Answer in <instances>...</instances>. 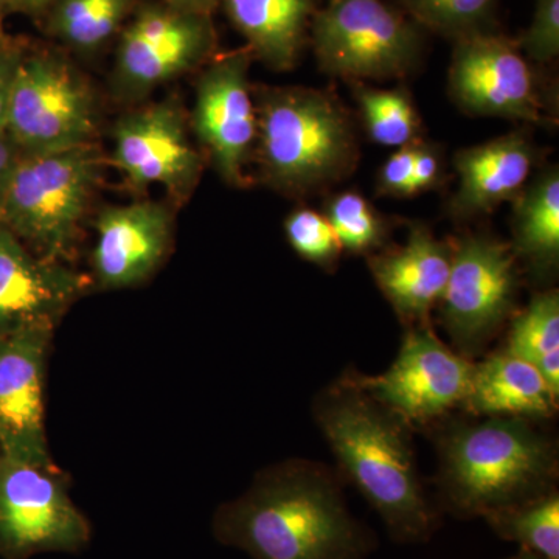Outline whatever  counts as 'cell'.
I'll return each instance as SVG.
<instances>
[{
    "mask_svg": "<svg viewBox=\"0 0 559 559\" xmlns=\"http://www.w3.org/2000/svg\"><path fill=\"white\" fill-rule=\"evenodd\" d=\"M213 535L252 559H367L373 533L349 513L340 474L289 459L215 511Z\"/></svg>",
    "mask_w": 559,
    "mask_h": 559,
    "instance_id": "1",
    "label": "cell"
},
{
    "mask_svg": "<svg viewBox=\"0 0 559 559\" xmlns=\"http://www.w3.org/2000/svg\"><path fill=\"white\" fill-rule=\"evenodd\" d=\"M312 414L341 479L380 514L390 538L401 544L428 540L439 514L419 480L409 426L371 399L353 370L316 396Z\"/></svg>",
    "mask_w": 559,
    "mask_h": 559,
    "instance_id": "2",
    "label": "cell"
},
{
    "mask_svg": "<svg viewBox=\"0 0 559 559\" xmlns=\"http://www.w3.org/2000/svg\"><path fill=\"white\" fill-rule=\"evenodd\" d=\"M437 447L440 502L462 520H485L557 489V447L535 421H452L440 429Z\"/></svg>",
    "mask_w": 559,
    "mask_h": 559,
    "instance_id": "3",
    "label": "cell"
},
{
    "mask_svg": "<svg viewBox=\"0 0 559 559\" xmlns=\"http://www.w3.org/2000/svg\"><path fill=\"white\" fill-rule=\"evenodd\" d=\"M257 178L283 197L319 193L352 175L359 150L355 124L330 91L253 87Z\"/></svg>",
    "mask_w": 559,
    "mask_h": 559,
    "instance_id": "4",
    "label": "cell"
},
{
    "mask_svg": "<svg viewBox=\"0 0 559 559\" xmlns=\"http://www.w3.org/2000/svg\"><path fill=\"white\" fill-rule=\"evenodd\" d=\"M102 143L22 154L11 176L0 226L43 259L73 264L105 183Z\"/></svg>",
    "mask_w": 559,
    "mask_h": 559,
    "instance_id": "5",
    "label": "cell"
},
{
    "mask_svg": "<svg viewBox=\"0 0 559 559\" xmlns=\"http://www.w3.org/2000/svg\"><path fill=\"white\" fill-rule=\"evenodd\" d=\"M5 131L22 154L100 143V91L62 47L28 40L14 79Z\"/></svg>",
    "mask_w": 559,
    "mask_h": 559,
    "instance_id": "6",
    "label": "cell"
},
{
    "mask_svg": "<svg viewBox=\"0 0 559 559\" xmlns=\"http://www.w3.org/2000/svg\"><path fill=\"white\" fill-rule=\"evenodd\" d=\"M218 46L212 14L143 0L116 43L110 100L123 109L150 100L159 87L204 68L219 53Z\"/></svg>",
    "mask_w": 559,
    "mask_h": 559,
    "instance_id": "7",
    "label": "cell"
},
{
    "mask_svg": "<svg viewBox=\"0 0 559 559\" xmlns=\"http://www.w3.org/2000/svg\"><path fill=\"white\" fill-rule=\"evenodd\" d=\"M421 32L388 0H330L312 20L310 46L326 75L349 83L399 80L421 61Z\"/></svg>",
    "mask_w": 559,
    "mask_h": 559,
    "instance_id": "8",
    "label": "cell"
},
{
    "mask_svg": "<svg viewBox=\"0 0 559 559\" xmlns=\"http://www.w3.org/2000/svg\"><path fill=\"white\" fill-rule=\"evenodd\" d=\"M109 167L134 200L160 186L176 209L193 198L207 160L190 130L189 110L178 94L124 108L110 127Z\"/></svg>",
    "mask_w": 559,
    "mask_h": 559,
    "instance_id": "9",
    "label": "cell"
},
{
    "mask_svg": "<svg viewBox=\"0 0 559 559\" xmlns=\"http://www.w3.org/2000/svg\"><path fill=\"white\" fill-rule=\"evenodd\" d=\"M451 248L450 277L437 310L452 348L474 360L518 311L520 261L509 242L487 234H463Z\"/></svg>",
    "mask_w": 559,
    "mask_h": 559,
    "instance_id": "10",
    "label": "cell"
},
{
    "mask_svg": "<svg viewBox=\"0 0 559 559\" xmlns=\"http://www.w3.org/2000/svg\"><path fill=\"white\" fill-rule=\"evenodd\" d=\"M92 525L69 495L58 466L44 468L0 454V557L80 554Z\"/></svg>",
    "mask_w": 559,
    "mask_h": 559,
    "instance_id": "11",
    "label": "cell"
},
{
    "mask_svg": "<svg viewBox=\"0 0 559 559\" xmlns=\"http://www.w3.org/2000/svg\"><path fill=\"white\" fill-rule=\"evenodd\" d=\"M255 61L248 47L216 53L198 70L190 130L207 165L226 186L246 189L255 151L257 106L250 84Z\"/></svg>",
    "mask_w": 559,
    "mask_h": 559,
    "instance_id": "12",
    "label": "cell"
},
{
    "mask_svg": "<svg viewBox=\"0 0 559 559\" xmlns=\"http://www.w3.org/2000/svg\"><path fill=\"white\" fill-rule=\"evenodd\" d=\"M474 360L439 340L432 325L406 329L395 362L378 377L353 370L371 399L412 430L439 425L468 396Z\"/></svg>",
    "mask_w": 559,
    "mask_h": 559,
    "instance_id": "13",
    "label": "cell"
},
{
    "mask_svg": "<svg viewBox=\"0 0 559 559\" xmlns=\"http://www.w3.org/2000/svg\"><path fill=\"white\" fill-rule=\"evenodd\" d=\"M450 92L460 109L543 124V92L516 40L496 31L454 40Z\"/></svg>",
    "mask_w": 559,
    "mask_h": 559,
    "instance_id": "14",
    "label": "cell"
},
{
    "mask_svg": "<svg viewBox=\"0 0 559 559\" xmlns=\"http://www.w3.org/2000/svg\"><path fill=\"white\" fill-rule=\"evenodd\" d=\"M176 212L170 201L138 198L130 204L97 209L91 224V290H123L146 285L175 246Z\"/></svg>",
    "mask_w": 559,
    "mask_h": 559,
    "instance_id": "15",
    "label": "cell"
},
{
    "mask_svg": "<svg viewBox=\"0 0 559 559\" xmlns=\"http://www.w3.org/2000/svg\"><path fill=\"white\" fill-rule=\"evenodd\" d=\"M53 329L0 336V454L55 468L46 430L47 362Z\"/></svg>",
    "mask_w": 559,
    "mask_h": 559,
    "instance_id": "16",
    "label": "cell"
},
{
    "mask_svg": "<svg viewBox=\"0 0 559 559\" xmlns=\"http://www.w3.org/2000/svg\"><path fill=\"white\" fill-rule=\"evenodd\" d=\"M91 290L87 274L43 259L0 226V336L60 325Z\"/></svg>",
    "mask_w": 559,
    "mask_h": 559,
    "instance_id": "17",
    "label": "cell"
},
{
    "mask_svg": "<svg viewBox=\"0 0 559 559\" xmlns=\"http://www.w3.org/2000/svg\"><path fill=\"white\" fill-rule=\"evenodd\" d=\"M451 241H441L421 224H414L400 248H384L369 255V270L378 288L403 325H430V312L450 277Z\"/></svg>",
    "mask_w": 559,
    "mask_h": 559,
    "instance_id": "18",
    "label": "cell"
},
{
    "mask_svg": "<svg viewBox=\"0 0 559 559\" xmlns=\"http://www.w3.org/2000/svg\"><path fill=\"white\" fill-rule=\"evenodd\" d=\"M538 160L535 145L522 132H510L481 145L459 151L460 176L450 213L457 219L487 215L524 190Z\"/></svg>",
    "mask_w": 559,
    "mask_h": 559,
    "instance_id": "19",
    "label": "cell"
},
{
    "mask_svg": "<svg viewBox=\"0 0 559 559\" xmlns=\"http://www.w3.org/2000/svg\"><path fill=\"white\" fill-rule=\"evenodd\" d=\"M558 400L532 364L500 349L481 362H474L462 411L476 418H522L536 423L557 414Z\"/></svg>",
    "mask_w": 559,
    "mask_h": 559,
    "instance_id": "20",
    "label": "cell"
},
{
    "mask_svg": "<svg viewBox=\"0 0 559 559\" xmlns=\"http://www.w3.org/2000/svg\"><path fill=\"white\" fill-rule=\"evenodd\" d=\"M221 7L255 61L275 72L296 68L320 9L319 0H223Z\"/></svg>",
    "mask_w": 559,
    "mask_h": 559,
    "instance_id": "21",
    "label": "cell"
},
{
    "mask_svg": "<svg viewBox=\"0 0 559 559\" xmlns=\"http://www.w3.org/2000/svg\"><path fill=\"white\" fill-rule=\"evenodd\" d=\"M143 0H58L38 27L72 55L91 61L116 46Z\"/></svg>",
    "mask_w": 559,
    "mask_h": 559,
    "instance_id": "22",
    "label": "cell"
},
{
    "mask_svg": "<svg viewBox=\"0 0 559 559\" xmlns=\"http://www.w3.org/2000/svg\"><path fill=\"white\" fill-rule=\"evenodd\" d=\"M513 201L514 255L536 278L554 277L559 264L558 168L540 173Z\"/></svg>",
    "mask_w": 559,
    "mask_h": 559,
    "instance_id": "23",
    "label": "cell"
},
{
    "mask_svg": "<svg viewBox=\"0 0 559 559\" xmlns=\"http://www.w3.org/2000/svg\"><path fill=\"white\" fill-rule=\"evenodd\" d=\"M506 352L532 364L559 399V294H535L524 310L510 319Z\"/></svg>",
    "mask_w": 559,
    "mask_h": 559,
    "instance_id": "24",
    "label": "cell"
},
{
    "mask_svg": "<svg viewBox=\"0 0 559 559\" xmlns=\"http://www.w3.org/2000/svg\"><path fill=\"white\" fill-rule=\"evenodd\" d=\"M499 538L540 559H559L558 489L485 518Z\"/></svg>",
    "mask_w": 559,
    "mask_h": 559,
    "instance_id": "25",
    "label": "cell"
},
{
    "mask_svg": "<svg viewBox=\"0 0 559 559\" xmlns=\"http://www.w3.org/2000/svg\"><path fill=\"white\" fill-rule=\"evenodd\" d=\"M352 84L364 128L374 143L401 148L419 140L421 120L406 87L384 91L364 83Z\"/></svg>",
    "mask_w": 559,
    "mask_h": 559,
    "instance_id": "26",
    "label": "cell"
},
{
    "mask_svg": "<svg viewBox=\"0 0 559 559\" xmlns=\"http://www.w3.org/2000/svg\"><path fill=\"white\" fill-rule=\"evenodd\" d=\"M415 24L444 38L495 31L499 0H395Z\"/></svg>",
    "mask_w": 559,
    "mask_h": 559,
    "instance_id": "27",
    "label": "cell"
},
{
    "mask_svg": "<svg viewBox=\"0 0 559 559\" xmlns=\"http://www.w3.org/2000/svg\"><path fill=\"white\" fill-rule=\"evenodd\" d=\"M323 215L336 231L342 249L348 253L371 255L385 248L388 221L358 191H344L331 198Z\"/></svg>",
    "mask_w": 559,
    "mask_h": 559,
    "instance_id": "28",
    "label": "cell"
},
{
    "mask_svg": "<svg viewBox=\"0 0 559 559\" xmlns=\"http://www.w3.org/2000/svg\"><path fill=\"white\" fill-rule=\"evenodd\" d=\"M285 234L301 259L325 271H333L340 263L344 249L323 213L310 207L294 210L285 219Z\"/></svg>",
    "mask_w": 559,
    "mask_h": 559,
    "instance_id": "29",
    "label": "cell"
},
{
    "mask_svg": "<svg viewBox=\"0 0 559 559\" xmlns=\"http://www.w3.org/2000/svg\"><path fill=\"white\" fill-rule=\"evenodd\" d=\"M528 60L546 64L559 53V0H535L532 24L516 40Z\"/></svg>",
    "mask_w": 559,
    "mask_h": 559,
    "instance_id": "30",
    "label": "cell"
},
{
    "mask_svg": "<svg viewBox=\"0 0 559 559\" xmlns=\"http://www.w3.org/2000/svg\"><path fill=\"white\" fill-rule=\"evenodd\" d=\"M417 142L401 146L382 165L380 176H378V193L384 194V197L409 198L415 145H417Z\"/></svg>",
    "mask_w": 559,
    "mask_h": 559,
    "instance_id": "31",
    "label": "cell"
},
{
    "mask_svg": "<svg viewBox=\"0 0 559 559\" xmlns=\"http://www.w3.org/2000/svg\"><path fill=\"white\" fill-rule=\"evenodd\" d=\"M441 176H443V167H441L440 150L418 140L415 145L409 198L437 189L441 183Z\"/></svg>",
    "mask_w": 559,
    "mask_h": 559,
    "instance_id": "32",
    "label": "cell"
},
{
    "mask_svg": "<svg viewBox=\"0 0 559 559\" xmlns=\"http://www.w3.org/2000/svg\"><path fill=\"white\" fill-rule=\"evenodd\" d=\"M27 44V39L16 38L13 43L0 46V132L7 130L11 92Z\"/></svg>",
    "mask_w": 559,
    "mask_h": 559,
    "instance_id": "33",
    "label": "cell"
},
{
    "mask_svg": "<svg viewBox=\"0 0 559 559\" xmlns=\"http://www.w3.org/2000/svg\"><path fill=\"white\" fill-rule=\"evenodd\" d=\"M21 157V150L16 143L10 139L5 132H0V212H2L3 201H5L7 190H9L11 176L16 168L17 160Z\"/></svg>",
    "mask_w": 559,
    "mask_h": 559,
    "instance_id": "34",
    "label": "cell"
},
{
    "mask_svg": "<svg viewBox=\"0 0 559 559\" xmlns=\"http://www.w3.org/2000/svg\"><path fill=\"white\" fill-rule=\"evenodd\" d=\"M57 2L58 0H9L7 14H24V16L31 17L36 25H39L40 21L46 17V14Z\"/></svg>",
    "mask_w": 559,
    "mask_h": 559,
    "instance_id": "35",
    "label": "cell"
},
{
    "mask_svg": "<svg viewBox=\"0 0 559 559\" xmlns=\"http://www.w3.org/2000/svg\"><path fill=\"white\" fill-rule=\"evenodd\" d=\"M173 9L189 13L212 14L219 9L223 0H165Z\"/></svg>",
    "mask_w": 559,
    "mask_h": 559,
    "instance_id": "36",
    "label": "cell"
},
{
    "mask_svg": "<svg viewBox=\"0 0 559 559\" xmlns=\"http://www.w3.org/2000/svg\"><path fill=\"white\" fill-rule=\"evenodd\" d=\"M14 39L16 38H13V36H10L9 33L5 32V28H3V21L0 20V46L13 43Z\"/></svg>",
    "mask_w": 559,
    "mask_h": 559,
    "instance_id": "37",
    "label": "cell"
},
{
    "mask_svg": "<svg viewBox=\"0 0 559 559\" xmlns=\"http://www.w3.org/2000/svg\"><path fill=\"white\" fill-rule=\"evenodd\" d=\"M7 3H9V0H0V20L5 21V17L9 16L7 14Z\"/></svg>",
    "mask_w": 559,
    "mask_h": 559,
    "instance_id": "38",
    "label": "cell"
},
{
    "mask_svg": "<svg viewBox=\"0 0 559 559\" xmlns=\"http://www.w3.org/2000/svg\"><path fill=\"white\" fill-rule=\"evenodd\" d=\"M510 559H540V558L535 557V555L528 554V551H522L521 550V554L518 555V557H513V558H510Z\"/></svg>",
    "mask_w": 559,
    "mask_h": 559,
    "instance_id": "39",
    "label": "cell"
}]
</instances>
